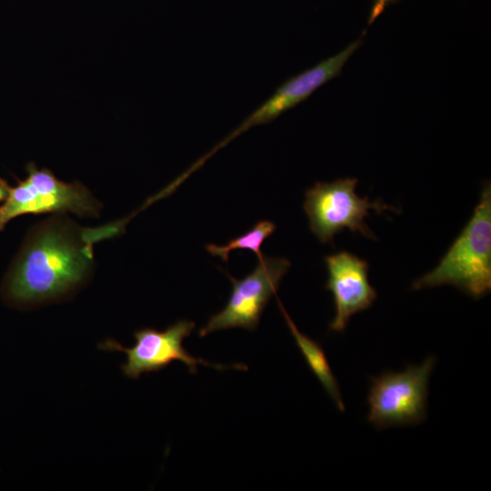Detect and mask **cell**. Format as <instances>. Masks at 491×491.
<instances>
[{"label": "cell", "mask_w": 491, "mask_h": 491, "mask_svg": "<svg viewBox=\"0 0 491 491\" xmlns=\"http://www.w3.org/2000/svg\"><path fill=\"white\" fill-rule=\"evenodd\" d=\"M122 228L119 222L85 228L62 214L35 225L3 280V298L26 307L70 296L90 278L93 245Z\"/></svg>", "instance_id": "cell-1"}, {"label": "cell", "mask_w": 491, "mask_h": 491, "mask_svg": "<svg viewBox=\"0 0 491 491\" xmlns=\"http://www.w3.org/2000/svg\"><path fill=\"white\" fill-rule=\"evenodd\" d=\"M451 285L478 299L491 289V186L484 185L474 214L438 265L412 289Z\"/></svg>", "instance_id": "cell-2"}, {"label": "cell", "mask_w": 491, "mask_h": 491, "mask_svg": "<svg viewBox=\"0 0 491 491\" xmlns=\"http://www.w3.org/2000/svg\"><path fill=\"white\" fill-rule=\"evenodd\" d=\"M27 175L16 179L0 205V231L23 215L73 213L80 217H99L101 203L79 181L65 183L48 168H38L30 162Z\"/></svg>", "instance_id": "cell-3"}, {"label": "cell", "mask_w": 491, "mask_h": 491, "mask_svg": "<svg viewBox=\"0 0 491 491\" xmlns=\"http://www.w3.org/2000/svg\"><path fill=\"white\" fill-rule=\"evenodd\" d=\"M357 179L343 178L330 183L316 182L306 192L304 210L309 219L311 232L326 244L347 228L353 233H360L366 238L376 239L365 218L369 210L377 213L396 209L383 201L359 197L356 193Z\"/></svg>", "instance_id": "cell-4"}, {"label": "cell", "mask_w": 491, "mask_h": 491, "mask_svg": "<svg viewBox=\"0 0 491 491\" xmlns=\"http://www.w3.org/2000/svg\"><path fill=\"white\" fill-rule=\"evenodd\" d=\"M436 358L401 372H385L371 378L367 421L377 429L416 425L426 417L428 382Z\"/></svg>", "instance_id": "cell-5"}, {"label": "cell", "mask_w": 491, "mask_h": 491, "mask_svg": "<svg viewBox=\"0 0 491 491\" xmlns=\"http://www.w3.org/2000/svg\"><path fill=\"white\" fill-rule=\"evenodd\" d=\"M290 262L283 257L263 256L255 269L242 279H235L228 273L233 289L226 306L213 315L198 335L205 336L212 332L235 327L255 330L261 315L276 290Z\"/></svg>", "instance_id": "cell-6"}, {"label": "cell", "mask_w": 491, "mask_h": 491, "mask_svg": "<svg viewBox=\"0 0 491 491\" xmlns=\"http://www.w3.org/2000/svg\"><path fill=\"white\" fill-rule=\"evenodd\" d=\"M195 326L192 321L179 320L164 331L145 327L134 333L135 344L132 347H125L114 339H106L98 346L102 350L125 352L126 362L121 368L125 376L133 379H138L144 373L160 371L175 360L183 362L193 374L196 372L197 365L201 364L220 370L246 369L242 364L214 365L192 356L183 346V341L192 333Z\"/></svg>", "instance_id": "cell-7"}, {"label": "cell", "mask_w": 491, "mask_h": 491, "mask_svg": "<svg viewBox=\"0 0 491 491\" xmlns=\"http://www.w3.org/2000/svg\"><path fill=\"white\" fill-rule=\"evenodd\" d=\"M361 43V39L356 40L336 55L287 79L227 135L212 153L250 127L268 124L286 111L307 99L317 88L341 74L344 65L358 49Z\"/></svg>", "instance_id": "cell-8"}, {"label": "cell", "mask_w": 491, "mask_h": 491, "mask_svg": "<svg viewBox=\"0 0 491 491\" xmlns=\"http://www.w3.org/2000/svg\"><path fill=\"white\" fill-rule=\"evenodd\" d=\"M325 262L328 273L326 288L333 295L336 311L329 329L342 332L353 315L372 306L376 292L369 283L366 260L341 251L326 256Z\"/></svg>", "instance_id": "cell-9"}, {"label": "cell", "mask_w": 491, "mask_h": 491, "mask_svg": "<svg viewBox=\"0 0 491 491\" xmlns=\"http://www.w3.org/2000/svg\"><path fill=\"white\" fill-rule=\"evenodd\" d=\"M277 301L288 328L292 333L296 343L302 352L307 365L316 375L326 392L335 402L337 408L341 412H344L346 406L341 396L339 385L333 374L323 348L317 342L306 335L302 334L298 330L289 315L285 310L281 301L279 299H277Z\"/></svg>", "instance_id": "cell-10"}, {"label": "cell", "mask_w": 491, "mask_h": 491, "mask_svg": "<svg viewBox=\"0 0 491 491\" xmlns=\"http://www.w3.org/2000/svg\"><path fill=\"white\" fill-rule=\"evenodd\" d=\"M276 228V224L271 221H258L249 231L230 240L226 245L208 244L205 246V249L212 256H220L225 262L228 260L229 253L235 249L253 251L259 259L264 256L261 252L262 244L275 232Z\"/></svg>", "instance_id": "cell-11"}, {"label": "cell", "mask_w": 491, "mask_h": 491, "mask_svg": "<svg viewBox=\"0 0 491 491\" xmlns=\"http://www.w3.org/2000/svg\"><path fill=\"white\" fill-rule=\"evenodd\" d=\"M394 1L396 0H374V5L369 16V23L373 22L384 9Z\"/></svg>", "instance_id": "cell-12"}, {"label": "cell", "mask_w": 491, "mask_h": 491, "mask_svg": "<svg viewBox=\"0 0 491 491\" xmlns=\"http://www.w3.org/2000/svg\"><path fill=\"white\" fill-rule=\"evenodd\" d=\"M8 183L5 180L0 178V202L4 201L8 195Z\"/></svg>", "instance_id": "cell-13"}]
</instances>
